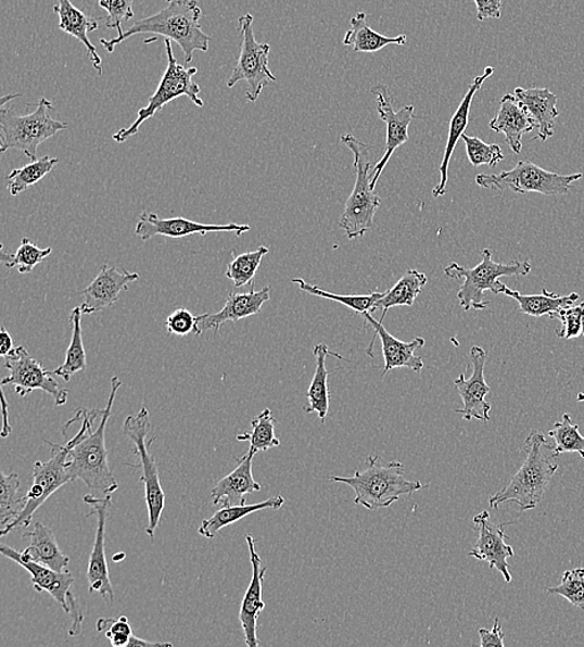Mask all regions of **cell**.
<instances>
[{
	"instance_id": "9a60e30c",
	"label": "cell",
	"mask_w": 584,
	"mask_h": 647,
	"mask_svg": "<svg viewBox=\"0 0 584 647\" xmlns=\"http://www.w3.org/2000/svg\"><path fill=\"white\" fill-rule=\"evenodd\" d=\"M370 91L377 99L380 120L386 125L385 152L371 172V189L376 190L379 178L382 176L388 162L392 160L395 150L408 142L409 125L418 116L414 114L412 105H406L395 112L392 93L385 85L377 84Z\"/></svg>"
},
{
	"instance_id": "cb8c5ba5",
	"label": "cell",
	"mask_w": 584,
	"mask_h": 647,
	"mask_svg": "<svg viewBox=\"0 0 584 647\" xmlns=\"http://www.w3.org/2000/svg\"><path fill=\"white\" fill-rule=\"evenodd\" d=\"M495 72L494 66H487L485 72L477 76L475 80L472 81L467 93L457 107L455 114L452 117L450 129H448L446 148L444 152V158L442 166H440V182L434 187L433 195L435 199L443 198L446 193V186L448 180V165H450L452 157L457 142L462 138L465 130L469 125L471 104L475 93L481 89L482 85L493 75Z\"/></svg>"
},
{
	"instance_id": "6da1fadb",
	"label": "cell",
	"mask_w": 584,
	"mask_h": 647,
	"mask_svg": "<svg viewBox=\"0 0 584 647\" xmlns=\"http://www.w3.org/2000/svg\"><path fill=\"white\" fill-rule=\"evenodd\" d=\"M123 382L117 377L112 379V391L104 410L79 408L76 416L81 420V429L76 436L66 442L67 472L72 482L80 480L87 487L103 496L113 495L118 483L109 465L106 447V424L112 416L118 389Z\"/></svg>"
},
{
	"instance_id": "7bdbcfd3",
	"label": "cell",
	"mask_w": 584,
	"mask_h": 647,
	"mask_svg": "<svg viewBox=\"0 0 584 647\" xmlns=\"http://www.w3.org/2000/svg\"><path fill=\"white\" fill-rule=\"evenodd\" d=\"M467 147L470 164L473 167L487 165L495 167L505 158L502 148L496 143H486L473 136L462 135L461 138Z\"/></svg>"
},
{
	"instance_id": "7c38bea8",
	"label": "cell",
	"mask_w": 584,
	"mask_h": 647,
	"mask_svg": "<svg viewBox=\"0 0 584 647\" xmlns=\"http://www.w3.org/2000/svg\"><path fill=\"white\" fill-rule=\"evenodd\" d=\"M45 442L52 447V458L47 462L39 461L34 465L33 484L27 495H25L27 496V505L14 522L0 532L2 536L20 530V528H28L34 513L46 504L48 498L53 496L63 485L72 482L71 474L67 472L66 446H59L47 440Z\"/></svg>"
},
{
	"instance_id": "681fc988",
	"label": "cell",
	"mask_w": 584,
	"mask_h": 647,
	"mask_svg": "<svg viewBox=\"0 0 584 647\" xmlns=\"http://www.w3.org/2000/svg\"><path fill=\"white\" fill-rule=\"evenodd\" d=\"M473 2L477 4L480 22L502 18L503 0H473Z\"/></svg>"
},
{
	"instance_id": "30bf717a",
	"label": "cell",
	"mask_w": 584,
	"mask_h": 647,
	"mask_svg": "<svg viewBox=\"0 0 584 647\" xmlns=\"http://www.w3.org/2000/svg\"><path fill=\"white\" fill-rule=\"evenodd\" d=\"M583 174L558 175L549 173L530 161H520L509 172L497 175L480 174L477 183L482 189L511 191L516 193H541L545 195H563L572 190V183L577 182Z\"/></svg>"
},
{
	"instance_id": "ac0fdd59",
	"label": "cell",
	"mask_w": 584,
	"mask_h": 647,
	"mask_svg": "<svg viewBox=\"0 0 584 647\" xmlns=\"http://www.w3.org/2000/svg\"><path fill=\"white\" fill-rule=\"evenodd\" d=\"M250 231L251 226L249 225H203L183 217L160 218L155 213L147 211L141 213L137 228H135V233L143 242L150 241L156 236L177 240V238L193 234L206 236L207 233L234 232L237 236H241Z\"/></svg>"
},
{
	"instance_id": "816d5d0a",
	"label": "cell",
	"mask_w": 584,
	"mask_h": 647,
	"mask_svg": "<svg viewBox=\"0 0 584 647\" xmlns=\"http://www.w3.org/2000/svg\"><path fill=\"white\" fill-rule=\"evenodd\" d=\"M14 351V340L5 327L0 330V355L5 357Z\"/></svg>"
},
{
	"instance_id": "7402d4cb",
	"label": "cell",
	"mask_w": 584,
	"mask_h": 647,
	"mask_svg": "<svg viewBox=\"0 0 584 647\" xmlns=\"http://www.w3.org/2000/svg\"><path fill=\"white\" fill-rule=\"evenodd\" d=\"M139 279V274H131L128 270L120 271L110 266L101 267L97 278L82 291L81 313L90 315L113 308L122 292L128 291L129 284Z\"/></svg>"
},
{
	"instance_id": "d590c367",
	"label": "cell",
	"mask_w": 584,
	"mask_h": 647,
	"mask_svg": "<svg viewBox=\"0 0 584 647\" xmlns=\"http://www.w3.org/2000/svg\"><path fill=\"white\" fill-rule=\"evenodd\" d=\"M21 479L18 474H0V530H5L23 512L27 505V496H21Z\"/></svg>"
},
{
	"instance_id": "5b68a950",
	"label": "cell",
	"mask_w": 584,
	"mask_h": 647,
	"mask_svg": "<svg viewBox=\"0 0 584 647\" xmlns=\"http://www.w3.org/2000/svg\"><path fill=\"white\" fill-rule=\"evenodd\" d=\"M482 261L475 268L460 266L459 263H452L445 268V276L450 279H464L457 300L465 312L471 309L484 310L488 302H485V292L502 294L504 283L499 282L503 277H526L531 274L532 264L530 261H515L509 264L496 263L493 259V251L485 249L481 251Z\"/></svg>"
},
{
	"instance_id": "3957f363",
	"label": "cell",
	"mask_w": 584,
	"mask_h": 647,
	"mask_svg": "<svg viewBox=\"0 0 584 647\" xmlns=\"http://www.w3.org/2000/svg\"><path fill=\"white\" fill-rule=\"evenodd\" d=\"M522 451L526 459L510 483L490 498L491 508L498 509L506 502H512L524 512L535 509L544 498L558 468L555 445L549 444L544 433L533 430L524 441Z\"/></svg>"
},
{
	"instance_id": "8992f818",
	"label": "cell",
	"mask_w": 584,
	"mask_h": 647,
	"mask_svg": "<svg viewBox=\"0 0 584 647\" xmlns=\"http://www.w3.org/2000/svg\"><path fill=\"white\" fill-rule=\"evenodd\" d=\"M341 141L353 152L355 185L346 200L340 226L350 240L366 234L374 224L378 210L382 206L379 195L371 189L369 147L352 134H344Z\"/></svg>"
},
{
	"instance_id": "11a10c76",
	"label": "cell",
	"mask_w": 584,
	"mask_h": 647,
	"mask_svg": "<svg viewBox=\"0 0 584 647\" xmlns=\"http://www.w3.org/2000/svg\"><path fill=\"white\" fill-rule=\"evenodd\" d=\"M21 97H22V93H14V96L4 97L2 99V107H4V105L7 104V102H10L11 100L16 99V98H21Z\"/></svg>"
},
{
	"instance_id": "db71d44e",
	"label": "cell",
	"mask_w": 584,
	"mask_h": 647,
	"mask_svg": "<svg viewBox=\"0 0 584 647\" xmlns=\"http://www.w3.org/2000/svg\"><path fill=\"white\" fill-rule=\"evenodd\" d=\"M130 646H139V647H141V646H173V644L147 642V640H142V638H140V637L132 635L129 647Z\"/></svg>"
},
{
	"instance_id": "4dcf8cb0",
	"label": "cell",
	"mask_w": 584,
	"mask_h": 647,
	"mask_svg": "<svg viewBox=\"0 0 584 647\" xmlns=\"http://www.w3.org/2000/svg\"><path fill=\"white\" fill-rule=\"evenodd\" d=\"M313 355L316 357V371L315 377L312 379V384L308 389L307 397L308 405L304 407V413L312 414L316 413L321 421L326 422V417L329 411V388L326 361L328 356H337L338 359H343L340 354L329 351V347L321 343L313 348Z\"/></svg>"
},
{
	"instance_id": "836d02e7",
	"label": "cell",
	"mask_w": 584,
	"mask_h": 647,
	"mask_svg": "<svg viewBox=\"0 0 584 647\" xmlns=\"http://www.w3.org/2000/svg\"><path fill=\"white\" fill-rule=\"evenodd\" d=\"M427 283L428 277L421 271L406 270L391 291L385 292V295L376 303L372 313L383 309V317L380 319L383 321L389 309L396 308V306H412Z\"/></svg>"
},
{
	"instance_id": "7dc6e473",
	"label": "cell",
	"mask_w": 584,
	"mask_h": 647,
	"mask_svg": "<svg viewBox=\"0 0 584 647\" xmlns=\"http://www.w3.org/2000/svg\"><path fill=\"white\" fill-rule=\"evenodd\" d=\"M99 633H105L114 647H126L130 645L132 629L128 618L99 619L97 623Z\"/></svg>"
},
{
	"instance_id": "f6af8a7d",
	"label": "cell",
	"mask_w": 584,
	"mask_h": 647,
	"mask_svg": "<svg viewBox=\"0 0 584 647\" xmlns=\"http://www.w3.org/2000/svg\"><path fill=\"white\" fill-rule=\"evenodd\" d=\"M551 319L561 321V328L556 329L558 338L564 340L584 338V302L575 306H566L555 313Z\"/></svg>"
},
{
	"instance_id": "9f6ffc18",
	"label": "cell",
	"mask_w": 584,
	"mask_h": 647,
	"mask_svg": "<svg viewBox=\"0 0 584 647\" xmlns=\"http://www.w3.org/2000/svg\"><path fill=\"white\" fill-rule=\"evenodd\" d=\"M577 402H580V403L584 402V393L579 394Z\"/></svg>"
},
{
	"instance_id": "277c9868",
	"label": "cell",
	"mask_w": 584,
	"mask_h": 647,
	"mask_svg": "<svg viewBox=\"0 0 584 647\" xmlns=\"http://www.w3.org/2000/svg\"><path fill=\"white\" fill-rule=\"evenodd\" d=\"M366 471H357L352 477H330V482L344 483L355 492V505L369 510L388 508L403 496H411L426 489L419 481L405 479V466L399 461L382 465L378 456H369Z\"/></svg>"
},
{
	"instance_id": "8fae6325",
	"label": "cell",
	"mask_w": 584,
	"mask_h": 647,
	"mask_svg": "<svg viewBox=\"0 0 584 647\" xmlns=\"http://www.w3.org/2000/svg\"><path fill=\"white\" fill-rule=\"evenodd\" d=\"M253 22L255 20L252 14H244L239 20L242 38L241 54L227 81V87L233 88L241 81L247 83L249 90L245 92V98L251 102H256L262 90L269 83L277 81V78L268 66L270 46L256 40Z\"/></svg>"
},
{
	"instance_id": "ffe728a7",
	"label": "cell",
	"mask_w": 584,
	"mask_h": 647,
	"mask_svg": "<svg viewBox=\"0 0 584 647\" xmlns=\"http://www.w3.org/2000/svg\"><path fill=\"white\" fill-rule=\"evenodd\" d=\"M363 317L376 331L367 351V354L371 359L374 357V354H372V346H374L377 337L380 338V342H382L383 345L385 366L382 377H385L389 371L402 368L410 369L414 372H421L422 368H424V361H422L420 356L415 355V352L426 345L424 338H415L412 342L405 343L389 333L383 321L372 318L369 312L364 313Z\"/></svg>"
},
{
	"instance_id": "1f68e13d",
	"label": "cell",
	"mask_w": 584,
	"mask_h": 647,
	"mask_svg": "<svg viewBox=\"0 0 584 647\" xmlns=\"http://www.w3.org/2000/svg\"><path fill=\"white\" fill-rule=\"evenodd\" d=\"M284 502V498L281 495H278L255 505L223 506V508H219L213 517L202 521L201 527L199 528V533L207 540H214L217 533L223 531L225 527L234 524L236 522L241 521L244 517L258 512V510H277L282 508Z\"/></svg>"
},
{
	"instance_id": "e0dca14e",
	"label": "cell",
	"mask_w": 584,
	"mask_h": 647,
	"mask_svg": "<svg viewBox=\"0 0 584 647\" xmlns=\"http://www.w3.org/2000/svg\"><path fill=\"white\" fill-rule=\"evenodd\" d=\"M470 357L473 368L471 377L465 379V375L461 373L454 380V385L464 403V408L455 413L460 414L467 421L488 422L491 404L486 402V396L491 393V388L485 380L487 353L480 346H472Z\"/></svg>"
},
{
	"instance_id": "9c48e42d",
	"label": "cell",
	"mask_w": 584,
	"mask_h": 647,
	"mask_svg": "<svg viewBox=\"0 0 584 647\" xmlns=\"http://www.w3.org/2000/svg\"><path fill=\"white\" fill-rule=\"evenodd\" d=\"M167 67L154 96L149 99V104L139 110L137 120L126 129L113 135L114 141L123 143L137 135L140 126L154 117L160 110H163L168 102L181 97L189 98L194 105L203 107V100L200 98V87L193 83V76L198 74V67H186L177 63L174 55L172 40L165 39Z\"/></svg>"
},
{
	"instance_id": "f5cc1de1",
	"label": "cell",
	"mask_w": 584,
	"mask_h": 647,
	"mask_svg": "<svg viewBox=\"0 0 584 647\" xmlns=\"http://www.w3.org/2000/svg\"><path fill=\"white\" fill-rule=\"evenodd\" d=\"M2 414H3V430H2V437L7 439L11 436L13 432L12 424L10 422V408H8V402L4 395V390L2 389Z\"/></svg>"
},
{
	"instance_id": "e575fe53",
	"label": "cell",
	"mask_w": 584,
	"mask_h": 647,
	"mask_svg": "<svg viewBox=\"0 0 584 647\" xmlns=\"http://www.w3.org/2000/svg\"><path fill=\"white\" fill-rule=\"evenodd\" d=\"M81 315L80 306H75L71 314L72 343L67 347L63 365L53 371L56 377H61L65 381H71L75 373L86 371L88 368L86 346H84L82 340Z\"/></svg>"
},
{
	"instance_id": "c3c4849f",
	"label": "cell",
	"mask_w": 584,
	"mask_h": 647,
	"mask_svg": "<svg viewBox=\"0 0 584 647\" xmlns=\"http://www.w3.org/2000/svg\"><path fill=\"white\" fill-rule=\"evenodd\" d=\"M165 326L167 334L186 337L196 330L198 317L186 308L177 309L168 315Z\"/></svg>"
},
{
	"instance_id": "44dd1931",
	"label": "cell",
	"mask_w": 584,
	"mask_h": 647,
	"mask_svg": "<svg viewBox=\"0 0 584 647\" xmlns=\"http://www.w3.org/2000/svg\"><path fill=\"white\" fill-rule=\"evenodd\" d=\"M269 300L270 288L265 287L261 291H255V284L253 283L250 292L230 293L221 310L199 315L194 335L200 337L207 330H214L217 333L225 322L253 317L264 308Z\"/></svg>"
},
{
	"instance_id": "d6a6232c",
	"label": "cell",
	"mask_w": 584,
	"mask_h": 647,
	"mask_svg": "<svg viewBox=\"0 0 584 647\" xmlns=\"http://www.w3.org/2000/svg\"><path fill=\"white\" fill-rule=\"evenodd\" d=\"M503 294L512 297V300L519 303L521 313L530 315L533 318L545 317V315L551 318L558 310L573 305L580 300L577 293L560 296L555 292H549L547 288H544L542 294L523 295L518 291H512L506 284L503 288Z\"/></svg>"
},
{
	"instance_id": "d6986e66",
	"label": "cell",
	"mask_w": 584,
	"mask_h": 647,
	"mask_svg": "<svg viewBox=\"0 0 584 647\" xmlns=\"http://www.w3.org/2000/svg\"><path fill=\"white\" fill-rule=\"evenodd\" d=\"M488 512H481L473 517L475 531L479 532V538L475 546L469 553V557L481 561H486L490 568L496 569L503 574L506 583H511L509 559L513 558L515 551L509 544H506L507 535L505 533L506 524H495L490 522Z\"/></svg>"
},
{
	"instance_id": "4fadbf2b",
	"label": "cell",
	"mask_w": 584,
	"mask_h": 647,
	"mask_svg": "<svg viewBox=\"0 0 584 647\" xmlns=\"http://www.w3.org/2000/svg\"><path fill=\"white\" fill-rule=\"evenodd\" d=\"M0 553L7 558L15 561L16 564L23 567L31 576V584L37 592H47L52 595V598L61 606V608L71 614L72 627L69 630L71 636H78L81 634L84 616L73 594V585L75 579L71 572H58V570L50 569L46 566L36 563V561L25 560L21 553L2 544Z\"/></svg>"
},
{
	"instance_id": "83f0119b",
	"label": "cell",
	"mask_w": 584,
	"mask_h": 647,
	"mask_svg": "<svg viewBox=\"0 0 584 647\" xmlns=\"http://www.w3.org/2000/svg\"><path fill=\"white\" fill-rule=\"evenodd\" d=\"M54 13L59 16V28L86 46L92 66L99 75L103 74V61L88 38L89 33L99 28V20L78 10L71 0H58Z\"/></svg>"
},
{
	"instance_id": "60d3db41",
	"label": "cell",
	"mask_w": 584,
	"mask_h": 647,
	"mask_svg": "<svg viewBox=\"0 0 584 647\" xmlns=\"http://www.w3.org/2000/svg\"><path fill=\"white\" fill-rule=\"evenodd\" d=\"M53 249H46L41 250L38 245L30 242L29 238L24 237L20 249L16 250L14 254L7 253L2 249V255H0V259L5 263L7 269L16 268L21 275H29L40 264L43 262L48 255L52 254Z\"/></svg>"
},
{
	"instance_id": "f907efd6",
	"label": "cell",
	"mask_w": 584,
	"mask_h": 647,
	"mask_svg": "<svg viewBox=\"0 0 584 647\" xmlns=\"http://www.w3.org/2000/svg\"><path fill=\"white\" fill-rule=\"evenodd\" d=\"M479 635H480V646H482V647H487V646L504 647L505 646V642H504L505 635L503 632V627H502V625H499V621L497 618L495 619V624H494L493 629H491V630L480 629Z\"/></svg>"
},
{
	"instance_id": "ba28073f",
	"label": "cell",
	"mask_w": 584,
	"mask_h": 647,
	"mask_svg": "<svg viewBox=\"0 0 584 647\" xmlns=\"http://www.w3.org/2000/svg\"><path fill=\"white\" fill-rule=\"evenodd\" d=\"M151 423L150 414L147 407H142L138 414L126 417L123 424V433L135 445L134 454L140 459V482L145 489V500L149 513L147 533L154 538L160 519L163 517L166 497L161 485L158 466L151 454V445L155 439H149Z\"/></svg>"
},
{
	"instance_id": "7a4b0ae2",
	"label": "cell",
	"mask_w": 584,
	"mask_h": 647,
	"mask_svg": "<svg viewBox=\"0 0 584 647\" xmlns=\"http://www.w3.org/2000/svg\"><path fill=\"white\" fill-rule=\"evenodd\" d=\"M201 16L198 0H167V7L164 10L135 23L122 36L110 40L101 39L100 42L109 53H113L115 47L122 45L124 40L138 34L152 33L156 37L147 39L145 45L156 41L158 36L176 41L183 51L186 65H190L194 51L201 50L206 53L210 47L211 37L201 28Z\"/></svg>"
},
{
	"instance_id": "2e32d148",
	"label": "cell",
	"mask_w": 584,
	"mask_h": 647,
	"mask_svg": "<svg viewBox=\"0 0 584 647\" xmlns=\"http://www.w3.org/2000/svg\"><path fill=\"white\" fill-rule=\"evenodd\" d=\"M84 502L92 508L88 516L97 517L94 546H92L87 572L89 592L98 593L109 607H113L115 593L112 579H110L105 549L106 522L110 508L113 506L112 495L104 496V498L87 495L84 497Z\"/></svg>"
},
{
	"instance_id": "74e56055",
	"label": "cell",
	"mask_w": 584,
	"mask_h": 647,
	"mask_svg": "<svg viewBox=\"0 0 584 647\" xmlns=\"http://www.w3.org/2000/svg\"><path fill=\"white\" fill-rule=\"evenodd\" d=\"M276 423L277 420L272 411L270 408H266L252 420V432L241 433V435H237V440L250 442V448L256 454L261 451L265 453L269 448L279 447L281 441L276 436Z\"/></svg>"
},
{
	"instance_id": "4316f807",
	"label": "cell",
	"mask_w": 584,
	"mask_h": 647,
	"mask_svg": "<svg viewBox=\"0 0 584 647\" xmlns=\"http://www.w3.org/2000/svg\"><path fill=\"white\" fill-rule=\"evenodd\" d=\"M23 538L30 541L29 547L21 553L23 559L36 561V563L58 570V572H66L71 564V558L65 556L59 547L52 528L36 522L33 530L25 533Z\"/></svg>"
},
{
	"instance_id": "52a82bcc",
	"label": "cell",
	"mask_w": 584,
	"mask_h": 647,
	"mask_svg": "<svg viewBox=\"0 0 584 647\" xmlns=\"http://www.w3.org/2000/svg\"><path fill=\"white\" fill-rule=\"evenodd\" d=\"M53 102L43 98L36 110L27 115H18L13 109L0 110V151L18 150L31 161L38 160L41 143L67 129V124L54 120L50 112Z\"/></svg>"
},
{
	"instance_id": "f35d334b",
	"label": "cell",
	"mask_w": 584,
	"mask_h": 647,
	"mask_svg": "<svg viewBox=\"0 0 584 647\" xmlns=\"http://www.w3.org/2000/svg\"><path fill=\"white\" fill-rule=\"evenodd\" d=\"M293 284H297L302 292L308 293L310 295L323 297V300L333 301L346 306V308L352 309L355 313L363 315L364 313H372V308H374L376 303L385 295V292H374L366 295L361 294H353V295H340L333 294L325 291L320 287L313 286L306 282V280L302 278H293Z\"/></svg>"
},
{
	"instance_id": "f1b7e54d",
	"label": "cell",
	"mask_w": 584,
	"mask_h": 647,
	"mask_svg": "<svg viewBox=\"0 0 584 647\" xmlns=\"http://www.w3.org/2000/svg\"><path fill=\"white\" fill-rule=\"evenodd\" d=\"M513 96L536 122L537 138L542 141L553 138L556 118L560 115L557 110V96L548 89L538 88L528 90L516 88Z\"/></svg>"
},
{
	"instance_id": "603a6c76",
	"label": "cell",
	"mask_w": 584,
	"mask_h": 647,
	"mask_svg": "<svg viewBox=\"0 0 584 647\" xmlns=\"http://www.w3.org/2000/svg\"><path fill=\"white\" fill-rule=\"evenodd\" d=\"M245 541H247L250 549L252 579L242 600L240 623L243 629L245 645L257 647L259 646L257 621L261 612L266 608L265 601L262 600V589H264L267 568L262 567V558L256 550V542L253 536L251 534L245 535Z\"/></svg>"
},
{
	"instance_id": "f546056e",
	"label": "cell",
	"mask_w": 584,
	"mask_h": 647,
	"mask_svg": "<svg viewBox=\"0 0 584 647\" xmlns=\"http://www.w3.org/2000/svg\"><path fill=\"white\" fill-rule=\"evenodd\" d=\"M408 37L405 34L394 38L382 36L372 30L367 22L366 13H357L351 21V30L345 34L343 45L353 47L354 53H377L386 46H405Z\"/></svg>"
},
{
	"instance_id": "bcb514c9",
	"label": "cell",
	"mask_w": 584,
	"mask_h": 647,
	"mask_svg": "<svg viewBox=\"0 0 584 647\" xmlns=\"http://www.w3.org/2000/svg\"><path fill=\"white\" fill-rule=\"evenodd\" d=\"M99 5L106 11L105 27L115 29L122 36L123 23L134 18V0H98Z\"/></svg>"
},
{
	"instance_id": "8d00e7d4",
	"label": "cell",
	"mask_w": 584,
	"mask_h": 647,
	"mask_svg": "<svg viewBox=\"0 0 584 647\" xmlns=\"http://www.w3.org/2000/svg\"><path fill=\"white\" fill-rule=\"evenodd\" d=\"M58 164L59 158L45 156L34 160L30 164L21 168H15L7 176V189L10 190L12 195H18L27 191L33 185L43 180Z\"/></svg>"
},
{
	"instance_id": "b9f144b4",
	"label": "cell",
	"mask_w": 584,
	"mask_h": 647,
	"mask_svg": "<svg viewBox=\"0 0 584 647\" xmlns=\"http://www.w3.org/2000/svg\"><path fill=\"white\" fill-rule=\"evenodd\" d=\"M548 436L555 441L556 457L575 453L584 458V437L580 433L579 424L573 423L569 414L562 416V421L555 423Z\"/></svg>"
},
{
	"instance_id": "5bb4252c",
	"label": "cell",
	"mask_w": 584,
	"mask_h": 647,
	"mask_svg": "<svg viewBox=\"0 0 584 647\" xmlns=\"http://www.w3.org/2000/svg\"><path fill=\"white\" fill-rule=\"evenodd\" d=\"M4 365L10 370V377L2 380V386L13 385L15 394L25 397L34 390H41L54 397L56 406L67 403L69 390L61 388L53 378V372L46 370L43 364L34 359L24 346L14 347V351L4 357Z\"/></svg>"
},
{
	"instance_id": "ab89813d",
	"label": "cell",
	"mask_w": 584,
	"mask_h": 647,
	"mask_svg": "<svg viewBox=\"0 0 584 647\" xmlns=\"http://www.w3.org/2000/svg\"><path fill=\"white\" fill-rule=\"evenodd\" d=\"M269 253V249L261 245L258 250L237 255L228 263L226 277L232 280L234 288H242L253 282L259 269L262 259Z\"/></svg>"
},
{
	"instance_id": "d4e9b609",
	"label": "cell",
	"mask_w": 584,
	"mask_h": 647,
	"mask_svg": "<svg viewBox=\"0 0 584 647\" xmlns=\"http://www.w3.org/2000/svg\"><path fill=\"white\" fill-rule=\"evenodd\" d=\"M257 454L251 449L241 458H237V467L230 474L219 480L211 490L214 505L240 506L245 505V496L261 491L252 472L253 457Z\"/></svg>"
},
{
	"instance_id": "ee69618b",
	"label": "cell",
	"mask_w": 584,
	"mask_h": 647,
	"mask_svg": "<svg viewBox=\"0 0 584 647\" xmlns=\"http://www.w3.org/2000/svg\"><path fill=\"white\" fill-rule=\"evenodd\" d=\"M547 593L561 595L573 607L584 610V568L566 570L562 583L558 586L547 587Z\"/></svg>"
},
{
	"instance_id": "484cf974",
	"label": "cell",
	"mask_w": 584,
	"mask_h": 647,
	"mask_svg": "<svg viewBox=\"0 0 584 647\" xmlns=\"http://www.w3.org/2000/svg\"><path fill=\"white\" fill-rule=\"evenodd\" d=\"M490 129L504 134L510 149L521 153L523 136L537 130V125L521 102L512 93H506L499 102L497 115L490 122Z\"/></svg>"
}]
</instances>
